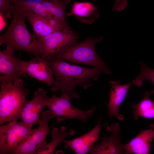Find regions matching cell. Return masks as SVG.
<instances>
[{
    "label": "cell",
    "instance_id": "cell-1",
    "mask_svg": "<svg viewBox=\"0 0 154 154\" xmlns=\"http://www.w3.org/2000/svg\"><path fill=\"white\" fill-rule=\"evenodd\" d=\"M49 61L55 77L50 91L54 93L58 92L66 94L72 99L80 98L75 90L77 86L86 89L103 73L98 68H86L70 64L55 56L50 59Z\"/></svg>",
    "mask_w": 154,
    "mask_h": 154
},
{
    "label": "cell",
    "instance_id": "cell-2",
    "mask_svg": "<svg viewBox=\"0 0 154 154\" xmlns=\"http://www.w3.org/2000/svg\"><path fill=\"white\" fill-rule=\"evenodd\" d=\"M6 31L0 36V45L21 50L41 58L42 49L38 38L28 30L25 20L28 11L16 6Z\"/></svg>",
    "mask_w": 154,
    "mask_h": 154
},
{
    "label": "cell",
    "instance_id": "cell-3",
    "mask_svg": "<svg viewBox=\"0 0 154 154\" xmlns=\"http://www.w3.org/2000/svg\"><path fill=\"white\" fill-rule=\"evenodd\" d=\"M103 38H89L80 42L77 41L69 44L54 56L75 64L92 66L102 70L103 73H112L106 64L98 56L95 50L97 43H101Z\"/></svg>",
    "mask_w": 154,
    "mask_h": 154
},
{
    "label": "cell",
    "instance_id": "cell-4",
    "mask_svg": "<svg viewBox=\"0 0 154 154\" xmlns=\"http://www.w3.org/2000/svg\"><path fill=\"white\" fill-rule=\"evenodd\" d=\"M29 90L21 78L10 85L1 86L0 125L21 119L22 109Z\"/></svg>",
    "mask_w": 154,
    "mask_h": 154
},
{
    "label": "cell",
    "instance_id": "cell-5",
    "mask_svg": "<svg viewBox=\"0 0 154 154\" xmlns=\"http://www.w3.org/2000/svg\"><path fill=\"white\" fill-rule=\"evenodd\" d=\"M72 99L66 94H62L60 97H58L55 93L52 97L48 98L46 106L56 118V121L54 124L73 119H79L83 123H86L96 109V107L94 106L88 110H81L71 104L70 101Z\"/></svg>",
    "mask_w": 154,
    "mask_h": 154
},
{
    "label": "cell",
    "instance_id": "cell-6",
    "mask_svg": "<svg viewBox=\"0 0 154 154\" xmlns=\"http://www.w3.org/2000/svg\"><path fill=\"white\" fill-rule=\"evenodd\" d=\"M15 50L7 46L0 51V85L13 84L21 77H26V61L17 57L14 54Z\"/></svg>",
    "mask_w": 154,
    "mask_h": 154
},
{
    "label": "cell",
    "instance_id": "cell-7",
    "mask_svg": "<svg viewBox=\"0 0 154 154\" xmlns=\"http://www.w3.org/2000/svg\"><path fill=\"white\" fill-rule=\"evenodd\" d=\"M42 119L38 126L34 130L29 137L17 148L12 154H36L38 150L46 142L45 139L50 132L48 121L55 117L50 110L41 114Z\"/></svg>",
    "mask_w": 154,
    "mask_h": 154
},
{
    "label": "cell",
    "instance_id": "cell-8",
    "mask_svg": "<svg viewBox=\"0 0 154 154\" xmlns=\"http://www.w3.org/2000/svg\"><path fill=\"white\" fill-rule=\"evenodd\" d=\"M77 34L70 29L62 30L38 38L41 44V58L49 60L71 43L77 41Z\"/></svg>",
    "mask_w": 154,
    "mask_h": 154
},
{
    "label": "cell",
    "instance_id": "cell-9",
    "mask_svg": "<svg viewBox=\"0 0 154 154\" xmlns=\"http://www.w3.org/2000/svg\"><path fill=\"white\" fill-rule=\"evenodd\" d=\"M48 98L44 90L38 88L32 100H25L22 109L21 121L31 127L34 125L38 124L40 113L46 106Z\"/></svg>",
    "mask_w": 154,
    "mask_h": 154
},
{
    "label": "cell",
    "instance_id": "cell-10",
    "mask_svg": "<svg viewBox=\"0 0 154 154\" xmlns=\"http://www.w3.org/2000/svg\"><path fill=\"white\" fill-rule=\"evenodd\" d=\"M27 18L33 28V34L38 38L58 31L70 29L68 25L55 18L43 16L29 11Z\"/></svg>",
    "mask_w": 154,
    "mask_h": 154
},
{
    "label": "cell",
    "instance_id": "cell-11",
    "mask_svg": "<svg viewBox=\"0 0 154 154\" xmlns=\"http://www.w3.org/2000/svg\"><path fill=\"white\" fill-rule=\"evenodd\" d=\"M111 132L109 135H105L98 143L94 144L90 151V154H122L123 144L119 136L120 127L117 123L112 124L106 127Z\"/></svg>",
    "mask_w": 154,
    "mask_h": 154
},
{
    "label": "cell",
    "instance_id": "cell-12",
    "mask_svg": "<svg viewBox=\"0 0 154 154\" xmlns=\"http://www.w3.org/2000/svg\"><path fill=\"white\" fill-rule=\"evenodd\" d=\"M102 117L100 116L96 125L85 134L74 139L64 140L66 148H70L76 154H86L92 149L94 143L100 140L99 135L101 129L107 123L101 125Z\"/></svg>",
    "mask_w": 154,
    "mask_h": 154
},
{
    "label": "cell",
    "instance_id": "cell-13",
    "mask_svg": "<svg viewBox=\"0 0 154 154\" xmlns=\"http://www.w3.org/2000/svg\"><path fill=\"white\" fill-rule=\"evenodd\" d=\"M25 70L27 75L49 86H52L54 83L52 70L47 59L36 57L26 61Z\"/></svg>",
    "mask_w": 154,
    "mask_h": 154
},
{
    "label": "cell",
    "instance_id": "cell-14",
    "mask_svg": "<svg viewBox=\"0 0 154 154\" xmlns=\"http://www.w3.org/2000/svg\"><path fill=\"white\" fill-rule=\"evenodd\" d=\"M109 83L111 87L108 105V116L110 117H115L120 121H123L124 117L119 113V108L132 83L131 82L122 85L120 81L112 80L110 81Z\"/></svg>",
    "mask_w": 154,
    "mask_h": 154
},
{
    "label": "cell",
    "instance_id": "cell-15",
    "mask_svg": "<svg viewBox=\"0 0 154 154\" xmlns=\"http://www.w3.org/2000/svg\"><path fill=\"white\" fill-rule=\"evenodd\" d=\"M154 138V125L148 129L141 130L138 135L127 143L123 144L126 154H148Z\"/></svg>",
    "mask_w": 154,
    "mask_h": 154
},
{
    "label": "cell",
    "instance_id": "cell-16",
    "mask_svg": "<svg viewBox=\"0 0 154 154\" xmlns=\"http://www.w3.org/2000/svg\"><path fill=\"white\" fill-rule=\"evenodd\" d=\"M74 15L82 22L92 23L99 16L98 7L89 2H75L72 6L68 16Z\"/></svg>",
    "mask_w": 154,
    "mask_h": 154
},
{
    "label": "cell",
    "instance_id": "cell-17",
    "mask_svg": "<svg viewBox=\"0 0 154 154\" xmlns=\"http://www.w3.org/2000/svg\"><path fill=\"white\" fill-rule=\"evenodd\" d=\"M23 142L8 124L0 126V154H12Z\"/></svg>",
    "mask_w": 154,
    "mask_h": 154
},
{
    "label": "cell",
    "instance_id": "cell-18",
    "mask_svg": "<svg viewBox=\"0 0 154 154\" xmlns=\"http://www.w3.org/2000/svg\"><path fill=\"white\" fill-rule=\"evenodd\" d=\"M51 132L52 139L49 143L46 142L38 150L36 154H53L58 145L63 142L64 139L68 136L74 135L75 133L72 129L67 130L64 126H62L59 129L57 127L53 128Z\"/></svg>",
    "mask_w": 154,
    "mask_h": 154
},
{
    "label": "cell",
    "instance_id": "cell-19",
    "mask_svg": "<svg viewBox=\"0 0 154 154\" xmlns=\"http://www.w3.org/2000/svg\"><path fill=\"white\" fill-rule=\"evenodd\" d=\"M151 94L150 92H146L142 99L133 105V112L135 119L140 117L146 119L154 118V102L150 98Z\"/></svg>",
    "mask_w": 154,
    "mask_h": 154
},
{
    "label": "cell",
    "instance_id": "cell-20",
    "mask_svg": "<svg viewBox=\"0 0 154 154\" xmlns=\"http://www.w3.org/2000/svg\"><path fill=\"white\" fill-rule=\"evenodd\" d=\"M40 2L49 16L68 25L65 15L66 4L64 0H41Z\"/></svg>",
    "mask_w": 154,
    "mask_h": 154
},
{
    "label": "cell",
    "instance_id": "cell-21",
    "mask_svg": "<svg viewBox=\"0 0 154 154\" xmlns=\"http://www.w3.org/2000/svg\"><path fill=\"white\" fill-rule=\"evenodd\" d=\"M140 72L139 75L132 82V84L136 86L140 87L143 81L148 80L150 81L154 86V69L147 66L145 64L142 62H139ZM150 92L154 94V89Z\"/></svg>",
    "mask_w": 154,
    "mask_h": 154
},
{
    "label": "cell",
    "instance_id": "cell-22",
    "mask_svg": "<svg viewBox=\"0 0 154 154\" xmlns=\"http://www.w3.org/2000/svg\"><path fill=\"white\" fill-rule=\"evenodd\" d=\"M15 8L8 0H0V13L3 17L11 19Z\"/></svg>",
    "mask_w": 154,
    "mask_h": 154
},
{
    "label": "cell",
    "instance_id": "cell-23",
    "mask_svg": "<svg viewBox=\"0 0 154 154\" xmlns=\"http://www.w3.org/2000/svg\"><path fill=\"white\" fill-rule=\"evenodd\" d=\"M16 6H17L23 0H8Z\"/></svg>",
    "mask_w": 154,
    "mask_h": 154
},
{
    "label": "cell",
    "instance_id": "cell-24",
    "mask_svg": "<svg viewBox=\"0 0 154 154\" xmlns=\"http://www.w3.org/2000/svg\"><path fill=\"white\" fill-rule=\"evenodd\" d=\"M116 3L119 5H124L127 3V0H116Z\"/></svg>",
    "mask_w": 154,
    "mask_h": 154
},
{
    "label": "cell",
    "instance_id": "cell-25",
    "mask_svg": "<svg viewBox=\"0 0 154 154\" xmlns=\"http://www.w3.org/2000/svg\"><path fill=\"white\" fill-rule=\"evenodd\" d=\"M66 4H69L71 0H64Z\"/></svg>",
    "mask_w": 154,
    "mask_h": 154
}]
</instances>
